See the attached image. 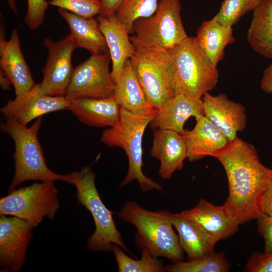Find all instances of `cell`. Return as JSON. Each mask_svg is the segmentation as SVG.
<instances>
[{
    "mask_svg": "<svg viewBox=\"0 0 272 272\" xmlns=\"http://www.w3.org/2000/svg\"><path fill=\"white\" fill-rule=\"evenodd\" d=\"M214 157L225 171L229 193L224 203L239 224L256 219L262 213V195L272 178V169L260 161L255 148L237 137Z\"/></svg>",
    "mask_w": 272,
    "mask_h": 272,
    "instance_id": "6da1fadb",
    "label": "cell"
},
{
    "mask_svg": "<svg viewBox=\"0 0 272 272\" xmlns=\"http://www.w3.org/2000/svg\"><path fill=\"white\" fill-rule=\"evenodd\" d=\"M117 215L120 220L137 228L135 243L140 248H146L153 255L167 258L173 262L183 260V250L173 229L171 212L148 211L128 200Z\"/></svg>",
    "mask_w": 272,
    "mask_h": 272,
    "instance_id": "7a4b0ae2",
    "label": "cell"
},
{
    "mask_svg": "<svg viewBox=\"0 0 272 272\" xmlns=\"http://www.w3.org/2000/svg\"><path fill=\"white\" fill-rule=\"evenodd\" d=\"M173 75L174 95L201 100L217 85L218 65L213 64L198 46L195 37H188L168 51Z\"/></svg>",
    "mask_w": 272,
    "mask_h": 272,
    "instance_id": "3957f363",
    "label": "cell"
},
{
    "mask_svg": "<svg viewBox=\"0 0 272 272\" xmlns=\"http://www.w3.org/2000/svg\"><path fill=\"white\" fill-rule=\"evenodd\" d=\"M42 118L36 119L30 127L11 119H6L1 125V129L8 134L15 144L13 155L15 173L9 187V192L29 180H60L71 184L70 173L58 174L47 166L43 151L38 138Z\"/></svg>",
    "mask_w": 272,
    "mask_h": 272,
    "instance_id": "277c9868",
    "label": "cell"
},
{
    "mask_svg": "<svg viewBox=\"0 0 272 272\" xmlns=\"http://www.w3.org/2000/svg\"><path fill=\"white\" fill-rule=\"evenodd\" d=\"M156 113L149 115H139L121 107L118 123L102 132L100 140L105 145L121 148L127 157L128 170L120 187L136 180L143 192L163 190L159 183L146 176L142 171L143 138L146 127Z\"/></svg>",
    "mask_w": 272,
    "mask_h": 272,
    "instance_id": "5b68a950",
    "label": "cell"
},
{
    "mask_svg": "<svg viewBox=\"0 0 272 272\" xmlns=\"http://www.w3.org/2000/svg\"><path fill=\"white\" fill-rule=\"evenodd\" d=\"M71 184L77 189L79 203L85 207L94 219L95 229L89 238L87 246L91 251H111L116 244L124 251L129 252L120 232L116 228L113 213L102 201L95 185V174L91 166H85L79 171L70 173Z\"/></svg>",
    "mask_w": 272,
    "mask_h": 272,
    "instance_id": "8992f818",
    "label": "cell"
},
{
    "mask_svg": "<svg viewBox=\"0 0 272 272\" xmlns=\"http://www.w3.org/2000/svg\"><path fill=\"white\" fill-rule=\"evenodd\" d=\"M180 0H160L155 12L133 23L130 39L135 48L168 51L187 38Z\"/></svg>",
    "mask_w": 272,
    "mask_h": 272,
    "instance_id": "52a82bcc",
    "label": "cell"
},
{
    "mask_svg": "<svg viewBox=\"0 0 272 272\" xmlns=\"http://www.w3.org/2000/svg\"><path fill=\"white\" fill-rule=\"evenodd\" d=\"M130 59L148 102L155 109L161 108L174 96L168 51L136 48Z\"/></svg>",
    "mask_w": 272,
    "mask_h": 272,
    "instance_id": "ba28073f",
    "label": "cell"
},
{
    "mask_svg": "<svg viewBox=\"0 0 272 272\" xmlns=\"http://www.w3.org/2000/svg\"><path fill=\"white\" fill-rule=\"evenodd\" d=\"M53 181L35 182L10 192L0 199V215L22 219L33 228L47 216L53 219L59 207Z\"/></svg>",
    "mask_w": 272,
    "mask_h": 272,
    "instance_id": "9c48e42d",
    "label": "cell"
},
{
    "mask_svg": "<svg viewBox=\"0 0 272 272\" xmlns=\"http://www.w3.org/2000/svg\"><path fill=\"white\" fill-rule=\"evenodd\" d=\"M110 60V55L107 51L91 54L77 65L74 70L65 97L72 100L113 95L115 83L109 71Z\"/></svg>",
    "mask_w": 272,
    "mask_h": 272,
    "instance_id": "30bf717a",
    "label": "cell"
},
{
    "mask_svg": "<svg viewBox=\"0 0 272 272\" xmlns=\"http://www.w3.org/2000/svg\"><path fill=\"white\" fill-rule=\"evenodd\" d=\"M43 44L48 56L42 70L43 75L39 84L40 92L53 96H65L74 69L72 56L77 46L71 34L64 38L53 41L45 38Z\"/></svg>",
    "mask_w": 272,
    "mask_h": 272,
    "instance_id": "8fae6325",
    "label": "cell"
},
{
    "mask_svg": "<svg viewBox=\"0 0 272 272\" xmlns=\"http://www.w3.org/2000/svg\"><path fill=\"white\" fill-rule=\"evenodd\" d=\"M70 102L65 96H53L41 93L39 84H36L28 92L9 100L1 108V112L6 119H11L27 125L30 121L44 114L68 110Z\"/></svg>",
    "mask_w": 272,
    "mask_h": 272,
    "instance_id": "7c38bea8",
    "label": "cell"
},
{
    "mask_svg": "<svg viewBox=\"0 0 272 272\" xmlns=\"http://www.w3.org/2000/svg\"><path fill=\"white\" fill-rule=\"evenodd\" d=\"M33 228L18 218L1 215L0 266L5 271H19L25 260Z\"/></svg>",
    "mask_w": 272,
    "mask_h": 272,
    "instance_id": "4fadbf2b",
    "label": "cell"
},
{
    "mask_svg": "<svg viewBox=\"0 0 272 272\" xmlns=\"http://www.w3.org/2000/svg\"><path fill=\"white\" fill-rule=\"evenodd\" d=\"M204 115L216 125L232 142L237 133L246 126L245 107L240 103L229 99L226 94L212 95L206 93L202 97Z\"/></svg>",
    "mask_w": 272,
    "mask_h": 272,
    "instance_id": "5bb4252c",
    "label": "cell"
},
{
    "mask_svg": "<svg viewBox=\"0 0 272 272\" xmlns=\"http://www.w3.org/2000/svg\"><path fill=\"white\" fill-rule=\"evenodd\" d=\"M0 31L1 67L14 86L16 96H18L28 92L36 84L22 52L17 30H13L8 40L4 36L3 27L1 26Z\"/></svg>",
    "mask_w": 272,
    "mask_h": 272,
    "instance_id": "9a60e30c",
    "label": "cell"
},
{
    "mask_svg": "<svg viewBox=\"0 0 272 272\" xmlns=\"http://www.w3.org/2000/svg\"><path fill=\"white\" fill-rule=\"evenodd\" d=\"M151 154L160 162L159 174L161 178L170 179L176 170L182 169L187 158L182 135L170 129L155 130Z\"/></svg>",
    "mask_w": 272,
    "mask_h": 272,
    "instance_id": "2e32d148",
    "label": "cell"
},
{
    "mask_svg": "<svg viewBox=\"0 0 272 272\" xmlns=\"http://www.w3.org/2000/svg\"><path fill=\"white\" fill-rule=\"evenodd\" d=\"M96 18L108 48L112 62L111 75L115 83L125 61L133 55L136 48L116 13L108 16L100 14Z\"/></svg>",
    "mask_w": 272,
    "mask_h": 272,
    "instance_id": "e0dca14e",
    "label": "cell"
},
{
    "mask_svg": "<svg viewBox=\"0 0 272 272\" xmlns=\"http://www.w3.org/2000/svg\"><path fill=\"white\" fill-rule=\"evenodd\" d=\"M182 136L186 146L187 158L190 162L206 156L214 157L229 142L219 128L205 115L196 119L193 128L185 129Z\"/></svg>",
    "mask_w": 272,
    "mask_h": 272,
    "instance_id": "ac0fdd59",
    "label": "cell"
},
{
    "mask_svg": "<svg viewBox=\"0 0 272 272\" xmlns=\"http://www.w3.org/2000/svg\"><path fill=\"white\" fill-rule=\"evenodd\" d=\"M181 212L218 241L231 236L238 231L239 224L224 205L216 206L201 198L194 208Z\"/></svg>",
    "mask_w": 272,
    "mask_h": 272,
    "instance_id": "d6986e66",
    "label": "cell"
},
{
    "mask_svg": "<svg viewBox=\"0 0 272 272\" xmlns=\"http://www.w3.org/2000/svg\"><path fill=\"white\" fill-rule=\"evenodd\" d=\"M120 106L114 95L71 100L68 110L82 123L92 127H112L119 120Z\"/></svg>",
    "mask_w": 272,
    "mask_h": 272,
    "instance_id": "ffe728a7",
    "label": "cell"
},
{
    "mask_svg": "<svg viewBox=\"0 0 272 272\" xmlns=\"http://www.w3.org/2000/svg\"><path fill=\"white\" fill-rule=\"evenodd\" d=\"M203 115L202 99L194 100L177 94L158 109L149 125L154 130L170 129L182 135L185 130L184 125L189 118L193 116L196 119Z\"/></svg>",
    "mask_w": 272,
    "mask_h": 272,
    "instance_id": "44dd1931",
    "label": "cell"
},
{
    "mask_svg": "<svg viewBox=\"0 0 272 272\" xmlns=\"http://www.w3.org/2000/svg\"><path fill=\"white\" fill-rule=\"evenodd\" d=\"M113 95L121 107L133 113L149 115L157 111L148 102L130 58L115 82Z\"/></svg>",
    "mask_w": 272,
    "mask_h": 272,
    "instance_id": "7402d4cb",
    "label": "cell"
},
{
    "mask_svg": "<svg viewBox=\"0 0 272 272\" xmlns=\"http://www.w3.org/2000/svg\"><path fill=\"white\" fill-rule=\"evenodd\" d=\"M171 220L178 232L180 245L189 260L214 252L218 240L207 233L182 212L172 214Z\"/></svg>",
    "mask_w": 272,
    "mask_h": 272,
    "instance_id": "603a6c76",
    "label": "cell"
},
{
    "mask_svg": "<svg viewBox=\"0 0 272 272\" xmlns=\"http://www.w3.org/2000/svg\"><path fill=\"white\" fill-rule=\"evenodd\" d=\"M58 13L67 23L77 48L85 49L91 54L109 51L97 18L83 17L60 8Z\"/></svg>",
    "mask_w": 272,
    "mask_h": 272,
    "instance_id": "cb8c5ba5",
    "label": "cell"
},
{
    "mask_svg": "<svg viewBox=\"0 0 272 272\" xmlns=\"http://www.w3.org/2000/svg\"><path fill=\"white\" fill-rule=\"evenodd\" d=\"M195 38L199 47L216 65L224 59L227 46L235 41L233 27L224 25L212 19L201 24Z\"/></svg>",
    "mask_w": 272,
    "mask_h": 272,
    "instance_id": "d4e9b609",
    "label": "cell"
},
{
    "mask_svg": "<svg viewBox=\"0 0 272 272\" xmlns=\"http://www.w3.org/2000/svg\"><path fill=\"white\" fill-rule=\"evenodd\" d=\"M246 38L255 52L272 59V0H262L253 11Z\"/></svg>",
    "mask_w": 272,
    "mask_h": 272,
    "instance_id": "484cf974",
    "label": "cell"
},
{
    "mask_svg": "<svg viewBox=\"0 0 272 272\" xmlns=\"http://www.w3.org/2000/svg\"><path fill=\"white\" fill-rule=\"evenodd\" d=\"M142 249V257L135 260L124 252V250L116 244H113L111 250L118 264L119 272H164L166 266L163 261L152 254L146 248Z\"/></svg>",
    "mask_w": 272,
    "mask_h": 272,
    "instance_id": "4316f807",
    "label": "cell"
},
{
    "mask_svg": "<svg viewBox=\"0 0 272 272\" xmlns=\"http://www.w3.org/2000/svg\"><path fill=\"white\" fill-rule=\"evenodd\" d=\"M230 264L223 253H212L188 261H178L166 266L168 272H226Z\"/></svg>",
    "mask_w": 272,
    "mask_h": 272,
    "instance_id": "83f0119b",
    "label": "cell"
},
{
    "mask_svg": "<svg viewBox=\"0 0 272 272\" xmlns=\"http://www.w3.org/2000/svg\"><path fill=\"white\" fill-rule=\"evenodd\" d=\"M158 0H124L116 15L131 34L134 22L141 18L152 15L156 11Z\"/></svg>",
    "mask_w": 272,
    "mask_h": 272,
    "instance_id": "f1b7e54d",
    "label": "cell"
},
{
    "mask_svg": "<svg viewBox=\"0 0 272 272\" xmlns=\"http://www.w3.org/2000/svg\"><path fill=\"white\" fill-rule=\"evenodd\" d=\"M261 0H224L218 12L212 18L224 25L233 27L247 13L253 11Z\"/></svg>",
    "mask_w": 272,
    "mask_h": 272,
    "instance_id": "f546056e",
    "label": "cell"
},
{
    "mask_svg": "<svg viewBox=\"0 0 272 272\" xmlns=\"http://www.w3.org/2000/svg\"><path fill=\"white\" fill-rule=\"evenodd\" d=\"M48 3L85 18L94 17L102 13L101 0H48Z\"/></svg>",
    "mask_w": 272,
    "mask_h": 272,
    "instance_id": "4dcf8cb0",
    "label": "cell"
},
{
    "mask_svg": "<svg viewBox=\"0 0 272 272\" xmlns=\"http://www.w3.org/2000/svg\"><path fill=\"white\" fill-rule=\"evenodd\" d=\"M27 5L24 22L30 30H35L43 25L45 14L49 5L46 0H27Z\"/></svg>",
    "mask_w": 272,
    "mask_h": 272,
    "instance_id": "1f68e13d",
    "label": "cell"
},
{
    "mask_svg": "<svg viewBox=\"0 0 272 272\" xmlns=\"http://www.w3.org/2000/svg\"><path fill=\"white\" fill-rule=\"evenodd\" d=\"M248 272H272V253H253L245 266Z\"/></svg>",
    "mask_w": 272,
    "mask_h": 272,
    "instance_id": "d6a6232c",
    "label": "cell"
},
{
    "mask_svg": "<svg viewBox=\"0 0 272 272\" xmlns=\"http://www.w3.org/2000/svg\"><path fill=\"white\" fill-rule=\"evenodd\" d=\"M257 230L264 240V253H272V215L261 214L257 218Z\"/></svg>",
    "mask_w": 272,
    "mask_h": 272,
    "instance_id": "836d02e7",
    "label": "cell"
},
{
    "mask_svg": "<svg viewBox=\"0 0 272 272\" xmlns=\"http://www.w3.org/2000/svg\"><path fill=\"white\" fill-rule=\"evenodd\" d=\"M262 213L272 215V178L263 192L260 201Z\"/></svg>",
    "mask_w": 272,
    "mask_h": 272,
    "instance_id": "e575fe53",
    "label": "cell"
},
{
    "mask_svg": "<svg viewBox=\"0 0 272 272\" xmlns=\"http://www.w3.org/2000/svg\"><path fill=\"white\" fill-rule=\"evenodd\" d=\"M260 87L265 93L272 94V62L263 71Z\"/></svg>",
    "mask_w": 272,
    "mask_h": 272,
    "instance_id": "d590c367",
    "label": "cell"
},
{
    "mask_svg": "<svg viewBox=\"0 0 272 272\" xmlns=\"http://www.w3.org/2000/svg\"><path fill=\"white\" fill-rule=\"evenodd\" d=\"M124 0H101L102 4V13L104 15H110L116 13Z\"/></svg>",
    "mask_w": 272,
    "mask_h": 272,
    "instance_id": "8d00e7d4",
    "label": "cell"
},
{
    "mask_svg": "<svg viewBox=\"0 0 272 272\" xmlns=\"http://www.w3.org/2000/svg\"><path fill=\"white\" fill-rule=\"evenodd\" d=\"M0 84L4 90H10V86L12 85L11 81L5 75L2 70L0 73Z\"/></svg>",
    "mask_w": 272,
    "mask_h": 272,
    "instance_id": "74e56055",
    "label": "cell"
},
{
    "mask_svg": "<svg viewBox=\"0 0 272 272\" xmlns=\"http://www.w3.org/2000/svg\"><path fill=\"white\" fill-rule=\"evenodd\" d=\"M9 8L15 14L18 13L15 0H6Z\"/></svg>",
    "mask_w": 272,
    "mask_h": 272,
    "instance_id": "f35d334b",
    "label": "cell"
},
{
    "mask_svg": "<svg viewBox=\"0 0 272 272\" xmlns=\"http://www.w3.org/2000/svg\"><path fill=\"white\" fill-rule=\"evenodd\" d=\"M262 1V0H261Z\"/></svg>",
    "mask_w": 272,
    "mask_h": 272,
    "instance_id": "ab89813d",
    "label": "cell"
}]
</instances>
